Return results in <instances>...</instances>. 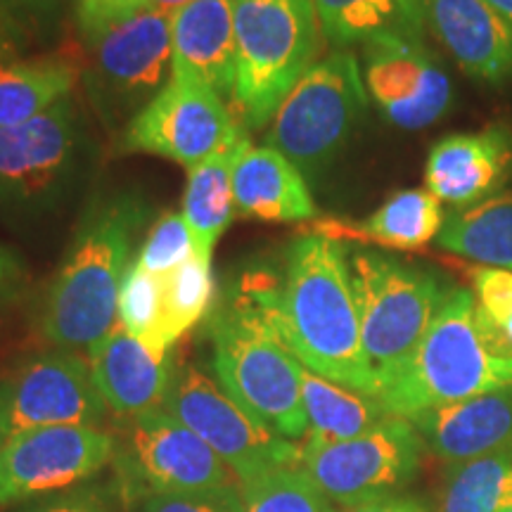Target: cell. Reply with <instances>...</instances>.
Listing matches in <instances>:
<instances>
[{
    "label": "cell",
    "instance_id": "1",
    "mask_svg": "<svg viewBox=\"0 0 512 512\" xmlns=\"http://www.w3.org/2000/svg\"><path fill=\"white\" fill-rule=\"evenodd\" d=\"M278 335L311 373L377 394L361 342L349 256L339 240L323 233L294 240L280 290Z\"/></svg>",
    "mask_w": 512,
    "mask_h": 512
},
{
    "label": "cell",
    "instance_id": "2",
    "mask_svg": "<svg viewBox=\"0 0 512 512\" xmlns=\"http://www.w3.org/2000/svg\"><path fill=\"white\" fill-rule=\"evenodd\" d=\"M505 387H512V347L484 318L475 294L453 287L413 354L380 384L377 401L408 420Z\"/></svg>",
    "mask_w": 512,
    "mask_h": 512
},
{
    "label": "cell",
    "instance_id": "3",
    "mask_svg": "<svg viewBox=\"0 0 512 512\" xmlns=\"http://www.w3.org/2000/svg\"><path fill=\"white\" fill-rule=\"evenodd\" d=\"M145 219L147 204L128 192L88 211L43 309V335L55 347L91 349L117 325L128 256Z\"/></svg>",
    "mask_w": 512,
    "mask_h": 512
},
{
    "label": "cell",
    "instance_id": "4",
    "mask_svg": "<svg viewBox=\"0 0 512 512\" xmlns=\"http://www.w3.org/2000/svg\"><path fill=\"white\" fill-rule=\"evenodd\" d=\"M235 27L238 124L264 128L316 64L320 22L313 0H230Z\"/></svg>",
    "mask_w": 512,
    "mask_h": 512
},
{
    "label": "cell",
    "instance_id": "5",
    "mask_svg": "<svg viewBox=\"0 0 512 512\" xmlns=\"http://www.w3.org/2000/svg\"><path fill=\"white\" fill-rule=\"evenodd\" d=\"M211 366L216 380L245 411L283 439L309 434L302 401V363L273 323L233 299L211 318Z\"/></svg>",
    "mask_w": 512,
    "mask_h": 512
},
{
    "label": "cell",
    "instance_id": "6",
    "mask_svg": "<svg viewBox=\"0 0 512 512\" xmlns=\"http://www.w3.org/2000/svg\"><path fill=\"white\" fill-rule=\"evenodd\" d=\"M349 273L363 351L380 389L418 347L446 292L432 273L368 249L349 256Z\"/></svg>",
    "mask_w": 512,
    "mask_h": 512
},
{
    "label": "cell",
    "instance_id": "7",
    "mask_svg": "<svg viewBox=\"0 0 512 512\" xmlns=\"http://www.w3.org/2000/svg\"><path fill=\"white\" fill-rule=\"evenodd\" d=\"M368 110V91L354 53L335 50L299 79L275 112L266 145L304 176H318L339 155Z\"/></svg>",
    "mask_w": 512,
    "mask_h": 512
},
{
    "label": "cell",
    "instance_id": "8",
    "mask_svg": "<svg viewBox=\"0 0 512 512\" xmlns=\"http://www.w3.org/2000/svg\"><path fill=\"white\" fill-rule=\"evenodd\" d=\"M86 131L72 98L19 126H0V219L46 214L74 188Z\"/></svg>",
    "mask_w": 512,
    "mask_h": 512
},
{
    "label": "cell",
    "instance_id": "9",
    "mask_svg": "<svg viewBox=\"0 0 512 512\" xmlns=\"http://www.w3.org/2000/svg\"><path fill=\"white\" fill-rule=\"evenodd\" d=\"M162 408L195 432L240 484L280 467H299V446L252 418L219 382L192 363H176Z\"/></svg>",
    "mask_w": 512,
    "mask_h": 512
},
{
    "label": "cell",
    "instance_id": "10",
    "mask_svg": "<svg viewBox=\"0 0 512 512\" xmlns=\"http://www.w3.org/2000/svg\"><path fill=\"white\" fill-rule=\"evenodd\" d=\"M91 48L88 95L102 124L124 133L171 79V15L162 10L138 12L105 31Z\"/></svg>",
    "mask_w": 512,
    "mask_h": 512
},
{
    "label": "cell",
    "instance_id": "11",
    "mask_svg": "<svg viewBox=\"0 0 512 512\" xmlns=\"http://www.w3.org/2000/svg\"><path fill=\"white\" fill-rule=\"evenodd\" d=\"M114 441L112 465L119 491L131 503L157 494L240 484L228 465L164 408L128 418Z\"/></svg>",
    "mask_w": 512,
    "mask_h": 512
},
{
    "label": "cell",
    "instance_id": "12",
    "mask_svg": "<svg viewBox=\"0 0 512 512\" xmlns=\"http://www.w3.org/2000/svg\"><path fill=\"white\" fill-rule=\"evenodd\" d=\"M422 439L411 420L389 415L373 430L344 441L304 437L299 470L332 505L394 496L418 475Z\"/></svg>",
    "mask_w": 512,
    "mask_h": 512
},
{
    "label": "cell",
    "instance_id": "13",
    "mask_svg": "<svg viewBox=\"0 0 512 512\" xmlns=\"http://www.w3.org/2000/svg\"><path fill=\"white\" fill-rule=\"evenodd\" d=\"M242 133L219 93L190 76L171 74L164 91L121 133L119 152L157 155L192 169Z\"/></svg>",
    "mask_w": 512,
    "mask_h": 512
},
{
    "label": "cell",
    "instance_id": "14",
    "mask_svg": "<svg viewBox=\"0 0 512 512\" xmlns=\"http://www.w3.org/2000/svg\"><path fill=\"white\" fill-rule=\"evenodd\" d=\"M114 434L91 425L41 427L0 451V505L29 503L83 486L114 458Z\"/></svg>",
    "mask_w": 512,
    "mask_h": 512
},
{
    "label": "cell",
    "instance_id": "15",
    "mask_svg": "<svg viewBox=\"0 0 512 512\" xmlns=\"http://www.w3.org/2000/svg\"><path fill=\"white\" fill-rule=\"evenodd\" d=\"M105 411L88 361L67 351L31 358L0 382L5 441L41 427H100Z\"/></svg>",
    "mask_w": 512,
    "mask_h": 512
},
{
    "label": "cell",
    "instance_id": "16",
    "mask_svg": "<svg viewBox=\"0 0 512 512\" xmlns=\"http://www.w3.org/2000/svg\"><path fill=\"white\" fill-rule=\"evenodd\" d=\"M363 83L389 124L420 131L451 107V81L422 43H373L363 48Z\"/></svg>",
    "mask_w": 512,
    "mask_h": 512
},
{
    "label": "cell",
    "instance_id": "17",
    "mask_svg": "<svg viewBox=\"0 0 512 512\" xmlns=\"http://www.w3.org/2000/svg\"><path fill=\"white\" fill-rule=\"evenodd\" d=\"M512 174V131L489 126L475 133H451L427 155L425 190L439 202L465 209L496 195Z\"/></svg>",
    "mask_w": 512,
    "mask_h": 512
},
{
    "label": "cell",
    "instance_id": "18",
    "mask_svg": "<svg viewBox=\"0 0 512 512\" xmlns=\"http://www.w3.org/2000/svg\"><path fill=\"white\" fill-rule=\"evenodd\" d=\"M88 366L105 406L128 420L164 406L176 363L171 354L147 349L117 323L88 349Z\"/></svg>",
    "mask_w": 512,
    "mask_h": 512
},
{
    "label": "cell",
    "instance_id": "19",
    "mask_svg": "<svg viewBox=\"0 0 512 512\" xmlns=\"http://www.w3.org/2000/svg\"><path fill=\"white\" fill-rule=\"evenodd\" d=\"M408 420L422 444L448 465L512 451V387L430 408Z\"/></svg>",
    "mask_w": 512,
    "mask_h": 512
},
{
    "label": "cell",
    "instance_id": "20",
    "mask_svg": "<svg viewBox=\"0 0 512 512\" xmlns=\"http://www.w3.org/2000/svg\"><path fill=\"white\" fill-rule=\"evenodd\" d=\"M427 29L472 79H512V27L484 0H427Z\"/></svg>",
    "mask_w": 512,
    "mask_h": 512
},
{
    "label": "cell",
    "instance_id": "21",
    "mask_svg": "<svg viewBox=\"0 0 512 512\" xmlns=\"http://www.w3.org/2000/svg\"><path fill=\"white\" fill-rule=\"evenodd\" d=\"M174 69L202 81L223 100L235 88V27L230 0H190L169 12Z\"/></svg>",
    "mask_w": 512,
    "mask_h": 512
},
{
    "label": "cell",
    "instance_id": "22",
    "mask_svg": "<svg viewBox=\"0 0 512 512\" xmlns=\"http://www.w3.org/2000/svg\"><path fill=\"white\" fill-rule=\"evenodd\" d=\"M235 214L268 223L311 221L318 214L306 176L273 147L249 143L233 169Z\"/></svg>",
    "mask_w": 512,
    "mask_h": 512
},
{
    "label": "cell",
    "instance_id": "23",
    "mask_svg": "<svg viewBox=\"0 0 512 512\" xmlns=\"http://www.w3.org/2000/svg\"><path fill=\"white\" fill-rule=\"evenodd\" d=\"M320 31L339 48L361 43H422L427 0H313Z\"/></svg>",
    "mask_w": 512,
    "mask_h": 512
},
{
    "label": "cell",
    "instance_id": "24",
    "mask_svg": "<svg viewBox=\"0 0 512 512\" xmlns=\"http://www.w3.org/2000/svg\"><path fill=\"white\" fill-rule=\"evenodd\" d=\"M444 223L441 202L430 190H401L361 223H325L316 233L332 240L356 238L399 252H415L437 240Z\"/></svg>",
    "mask_w": 512,
    "mask_h": 512
},
{
    "label": "cell",
    "instance_id": "25",
    "mask_svg": "<svg viewBox=\"0 0 512 512\" xmlns=\"http://www.w3.org/2000/svg\"><path fill=\"white\" fill-rule=\"evenodd\" d=\"M249 145L247 131L221 152L188 169L183 197V219L188 223L195 252L211 256L216 240L226 233L235 216L233 169Z\"/></svg>",
    "mask_w": 512,
    "mask_h": 512
},
{
    "label": "cell",
    "instance_id": "26",
    "mask_svg": "<svg viewBox=\"0 0 512 512\" xmlns=\"http://www.w3.org/2000/svg\"><path fill=\"white\" fill-rule=\"evenodd\" d=\"M79 81L74 62L60 57L0 62V126H19L69 98Z\"/></svg>",
    "mask_w": 512,
    "mask_h": 512
},
{
    "label": "cell",
    "instance_id": "27",
    "mask_svg": "<svg viewBox=\"0 0 512 512\" xmlns=\"http://www.w3.org/2000/svg\"><path fill=\"white\" fill-rule=\"evenodd\" d=\"M437 242L482 266L512 271V190L460 209L444 223Z\"/></svg>",
    "mask_w": 512,
    "mask_h": 512
},
{
    "label": "cell",
    "instance_id": "28",
    "mask_svg": "<svg viewBox=\"0 0 512 512\" xmlns=\"http://www.w3.org/2000/svg\"><path fill=\"white\" fill-rule=\"evenodd\" d=\"M302 401L309 420L306 437L323 441L354 439L389 418L377 396L356 392L306 368L302 370Z\"/></svg>",
    "mask_w": 512,
    "mask_h": 512
},
{
    "label": "cell",
    "instance_id": "29",
    "mask_svg": "<svg viewBox=\"0 0 512 512\" xmlns=\"http://www.w3.org/2000/svg\"><path fill=\"white\" fill-rule=\"evenodd\" d=\"M512 510V451L451 465L439 491L437 512Z\"/></svg>",
    "mask_w": 512,
    "mask_h": 512
},
{
    "label": "cell",
    "instance_id": "30",
    "mask_svg": "<svg viewBox=\"0 0 512 512\" xmlns=\"http://www.w3.org/2000/svg\"><path fill=\"white\" fill-rule=\"evenodd\" d=\"M117 323L155 354H171L169 323H166L164 280L138 264L128 266L119 292Z\"/></svg>",
    "mask_w": 512,
    "mask_h": 512
},
{
    "label": "cell",
    "instance_id": "31",
    "mask_svg": "<svg viewBox=\"0 0 512 512\" xmlns=\"http://www.w3.org/2000/svg\"><path fill=\"white\" fill-rule=\"evenodd\" d=\"M164 304L171 342H178L185 332L195 328L207 316L214 302L216 283L211 273V256L192 252L188 261L174 271L164 273Z\"/></svg>",
    "mask_w": 512,
    "mask_h": 512
},
{
    "label": "cell",
    "instance_id": "32",
    "mask_svg": "<svg viewBox=\"0 0 512 512\" xmlns=\"http://www.w3.org/2000/svg\"><path fill=\"white\" fill-rule=\"evenodd\" d=\"M245 512H335L328 498L299 467H280L242 484Z\"/></svg>",
    "mask_w": 512,
    "mask_h": 512
},
{
    "label": "cell",
    "instance_id": "33",
    "mask_svg": "<svg viewBox=\"0 0 512 512\" xmlns=\"http://www.w3.org/2000/svg\"><path fill=\"white\" fill-rule=\"evenodd\" d=\"M192 252H195V245H192L183 211L181 214L169 211L150 228L136 264L147 273L164 275L181 266L183 261H188Z\"/></svg>",
    "mask_w": 512,
    "mask_h": 512
},
{
    "label": "cell",
    "instance_id": "34",
    "mask_svg": "<svg viewBox=\"0 0 512 512\" xmlns=\"http://www.w3.org/2000/svg\"><path fill=\"white\" fill-rule=\"evenodd\" d=\"M133 512H245V498L242 484H235L221 489L147 496L136 503Z\"/></svg>",
    "mask_w": 512,
    "mask_h": 512
},
{
    "label": "cell",
    "instance_id": "35",
    "mask_svg": "<svg viewBox=\"0 0 512 512\" xmlns=\"http://www.w3.org/2000/svg\"><path fill=\"white\" fill-rule=\"evenodd\" d=\"M472 285L484 318L512 347V271L479 266L472 271Z\"/></svg>",
    "mask_w": 512,
    "mask_h": 512
},
{
    "label": "cell",
    "instance_id": "36",
    "mask_svg": "<svg viewBox=\"0 0 512 512\" xmlns=\"http://www.w3.org/2000/svg\"><path fill=\"white\" fill-rule=\"evenodd\" d=\"M143 10H147V0H79L76 24H79L81 36L91 46L105 31Z\"/></svg>",
    "mask_w": 512,
    "mask_h": 512
},
{
    "label": "cell",
    "instance_id": "37",
    "mask_svg": "<svg viewBox=\"0 0 512 512\" xmlns=\"http://www.w3.org/2000/svg\"><path fill=\"white\" fill-rule=\"evenodd\" d=\"M17 512H112V508L100 489L83 484L76 489L24 503Z\"/></svg>",
    "mask_w": 512,
    "mask_h": 512
},
{
    "label": "cell",
    "instance_id": "38",
    "mask_svg": "<svg viewBox=\"0 0 512 512\" xmlns=\"http://www.w3.org/2000/svg\"><path fill=\"white\" fill-rule=\"evenodd\" d=\"M24 264L10 247L0 245V306L10 304L24 287Z\"/></svg>",
    "mask_w": 512,
    "mask_h": 512
},
{
    "label": "cell",
    "instance_id": "39",
    "mask_svg": "<svg viewBox=\"0 0 512 512\" xmlns=\"http://www.w3.org/2000/svg\"><path fill=\"white\" fill-rule=\"evenodd\" d=\"M335 512H430L420 501L408 496H382L354 505H335Z\"/></svg>",
    "mask_w": 512,
    "mask_h": 512
},
{
    "label": "cell",
    "instance_id": "40",
    "mask_svg": "<svg viewBox=\"0 0 512 512\" xmlns=\"http://www.w3.org/2000/svg\"><path fill=\"white\" fill-rule=\"evenodd\" d=\"M67 0H0V8L15 15H53Z\"/></svg>",
    "mask_w": 512,
    "mask_h": 512
},
{
    "label": "cell",
    "instance_id": "41",
    "mask_svg": "<svg viewBox=\"0 0 512 512\" xmlns=\"http://www.w3.org/2000/svg\"><path fill=\"white\" fill-rule=\"evenodd\" d=\"M17 48V24L10 12L0 8V62L12 60Z\"/></svg>",
    "mask_w": 512,
    "mask_h": 512
},
{
    "label": "cell",
    "instance_id": "42",
    "mask_svg": "<svg viewBox=\"0 0 512 512\" xmlns=\"http://www.w3.org/2000/svg\"><path fill=\"white\" fill-rule=\"evenodd\" d=\"M484 3H489L512 27V0H484Z\"/></svg>",
    "mask_w": 512,
    "mask_h": 512
},
{
    "label": "cell",
    "instance_id": "43",
    "mask_svg": "<svg viewBox=\"0 0 512 512\" xmlns=\"http://www.w3.org/2000/svg\"><path fill=\"white\" fill-rule=\"evenodd\" d=\"M190 3V0H147V10H162V12H171L178 5Z\"/></svg>",
    "mask_w": 512,
    "mask_h": 512
},
{
    "label": "cell",
    "instance_id": "44",
    "mask_svg": "<svg viewBox=\"0 0 512 512\" xmlns=\"http://www.w3.org/2000/svg\"><path fill=\"white\" fill-rule=\"evenodd\" d=\"M3 444H5V437H3V427H0V451H3Z\"/></svg>",
    "mask_w": 512,
    "mask_h": 512
},
{
    "label": "cell",
    "instance_id": "45",
    "mask_svg": "<svg viewBox=\"0 0 512 512\" xmlns=\"http://www.w3.org/2000/svg\"><path fill=\"white\" fill-rule=\"evenodd\" d=\"M508 512H512V510H508Z\"/></svg>",
    "mask_w": 512,
    "mask_h": 512
}]
</instances>
